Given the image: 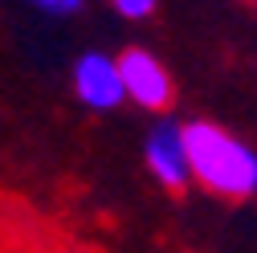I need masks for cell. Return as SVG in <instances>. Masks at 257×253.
<instances>
[{"label":"cell","mask_w":257,"mask_h":253,"mask_svg":"<svg viewBox=\"0 0 257 253\" xmlns=\"http://www.w3.org/2000/svg\"><path fill=\"white\" fill-rule=\"evenodd\" d=\"M184 147H188V164L208 192L245 200L257 192V151L245 147L237 135H229L224 126L212 122H192L184 126Z\"/></svg>","instance_id":"6da1fadb"},{"label":"cell","mask_w":257,"mask_h":253,"mask_svg":"<svg viewBox=\"0 0 257 253\" xmlns=\"http://www.w3.org/2000/svg\"><path fill=\"white\" fill-rule=\"evenodd\" d=\"M118 70H122V86H126V98H135L139 106L147 110H168L176 90H172V78L159 61L147 53V49H126L118 57Z\"/></svg>","instance_id":"7a4b0ae2"},{"label":"cell","mask_w":257,"mask_h":253,"mask_svg":"<svg viewBox=\"0 0 257 253\" xmlns=\"http://www.w3.org/2000/svg\"><path fill=\"white\" fill-rule=\"evenodd\" d=\"M74 86H78V98L86 106H98V110H110L126 98V86H122V70L118 61L102 57V53H86L74 70Z\"/></svg>","instance_id":"3957f363"},{"label":"cell","mask_w":257,"mask_h":253,"mask_svg":"<svg viewBox=\"0 0 257 253\" xmlns=\"http://www.w3.org/2000/svg\"><path fill=\"white\" fill-rule=\"evenodd\" d=\"M147 168L151 176L172 188V192H180V188L188 184L192 176V164H188V147H184V131H176V126H155L151 139H147Z\"/></svg>","instance_id":"277c9868"},{"label":"cell","mask_w":257,"mask_h":253,"mask_svg":"<svg viewBox=\"0 0 257 253\" xmlns=\"http://www.w3.org/2000/svg\"><path fill=\"white\" fill-rule=\"evenodd\" d=\"M114 9L122 17H131V21H143V17L155 13V0H114Z\"/></svg>","instance_id":"5b68a950"},{"label":"cell","mask_w":257,"mask_h":253,"mask_svg":"<svg viewBox=\"0 0 257 253\" xmlns=\"http://www.w3.org/2000/svg\"><path fill=\"white\" fill-rule=\"evenodd\" d=\"M33 5L45 9V13H78L82 0H33Z\"/></svg>","instance_id":"8992f818"}]
</instances>
